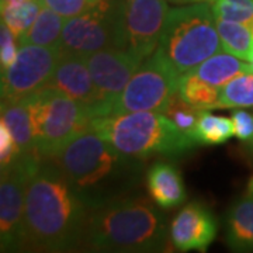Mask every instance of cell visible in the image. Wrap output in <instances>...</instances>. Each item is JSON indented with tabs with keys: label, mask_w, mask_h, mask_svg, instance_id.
Returning a JSON list of instances; mask_svg holds the SVG:
<instances>
[{
	"label": "cell",
	"mask_w": 253,
	"mask_h": 253,
	"mask_svg": "<svg viewBox=\"0 0 253 253\" xmlns=\"http://www.w3.org/2000/svg\"><path fill=\"white\" fill-rule=\"evenodd\" d=\"M168 238L166 217L145 197L129 194L91 211L84 242L96 252H159Z\"/></svg>",
	"instance_id": "3957f363"
},
{
	"label": "cell",
	"mask_w": 253,
	"mask_h": 253,
	"mask_svg": "<svg viewBox=\"0 0 253 253\" xmlns=\"http://www.w3.org/2000/svg\"><path fill=\"white\" fill-rule=\"evenodd\" d=\"M1 121L7 126L21 156H38L31 94L18 99L1 100ZM42 159V158H41Z\"/></svg>",
	"instance_id": "9a60e30c"
},
{
	"label": "cell",
	"mask_w": 253,
	"mask_h": 253,
	"mask_svg": "<svg viewBox=\"0 0 253 253\" xmlns=\"http://www.w3.org/2000/svg\"><path fill=\"white\" fill-rule=\"evenodd\" d=\"M253 107V72L244 73L219 87L218 109Z\"/></svg>",
	"instance_id": "603a6c76"
},
{
	"label": "cell",
	"mask_w": 253,
	"mask_h": 253,
	"mask_svg": "<svg viewBox=\"0 0 253 253\" xmlns=\"http://www.w3.org/2000/svg\"><path fill=\"white\" fill-rule=\"evenodd\" d=\"M45 87L65 93L89 107L90 113L103 101L97 86L91 79L86 58L79 55L61 52L59 62Z\"/></svg>",
	"instance_id": "5bb4252c"
},
{
	"label": "cell",
	"mask_w": 253,
	"mask_h": 253,
	"mask_svg": "<svg viewBox=\"0 0 253 253\" xmlns=\"http://www.w3.org/2000/svg\"><path fill=\"white\" fill-rule=\"evenodd\" d=\"M179 78L180 75L152 54L142 62L116 99L93 111V118L138 111L163 114L172 96L179 89Z\"/></svg>",
	"instance_id": "ba28073f"
},
{
	"label": "cell",
	"mask_w": 253,
	"mask_h": 253,
	"mask_svg": "<svg viewBox=\"0 0 253 253\" xmlns=\"http://www.w3.org/2000/svg\"><path fill=\"white\" fill-rule=\"evenodd\" d=\"M251 144H252V145H251V146H252V148H253V141H252V142H251Z\"/></svg>",
	"instance_id": "e575fe53"
},
{
	"label": "cell",
	"mask_w": 253,
	"mask_h": 253,
	"mask_svg": "<svg viewBox=\"0 0 253 253\" xmlns=\"http://www.w3.org/2000/svg\"><path fill=\"white\" fill-rule=\"evenodd\" d=\"M41 158L18 156L9 166L1 168L0 180V248L1 252H17L26 248L24 210L26 193Z\"/></svg>",
	"instance_id": "9c48e42d"
},
{
	"label": "cell",
	"mask_w": 253,
	"mask_h": 253,
	"mask_svg": "<svg viewBox=\"0 0 253 253\" xmlns=\"http://www.w3.org/2000/svg\"><path fill=\"white\" fill-rule=\"evenodd\" d=\"M89 129L107 139L120 152L138 159L152 155L176 156L197 145L165 114L154 111L96 117Z\"/></svg>",
	"instance_id": "277c9868"
},
{
	"label": "cell",
	"mask_w": 253,
	"mask_h": 253,
	"mask_svg": "<svg viewBox=\"0 0 253 253\" xmlns=\"http://www.w3.org/2000/svg\"><path fill=\"white\" fill-rule=\"evenodd\" d=\"M225 239L232 251H253V183L249 191L226 214Z\"/></svg>",
	"instance_id": "e0dca14e"
},
{
	"label": "cell",
	"mask_w": 253,
	"mask_h": 253,
	"mask_svg": "<svg viewBox=\"0 0 253 253\" xmlns=\"http://www.w3.org/2000/svg\"><path fill=\"white\" fill-rule=\"evenodd\" d=\"M222 51L241 59L251 61L253 54V28L235 21L215 18Z\"/></svg>",
	"instance_id": "ffe728a7"
},
{
	"label": "cell",
	"mask_w": 253,
	"mask_h": 253,
	"mask_svg": "<svg viewBox=\"0 0 253 253\" xmlns=\"http://www.w3.org/2000/svg\"><path fill=\"white\" fill-rule=\"evenodd\" d=\"M217 221L206 206L190 203L174 217L169 228V239L180 252H206L217 236Z\"/></svg>",
	"instance_id": "4fadbf2b"
},
{
	"label": "cell",
	"mask_w": 253,
	"mask_h": 253,
	"mask_svg": "<svg viewBox=\"0 0 253 253\" xmlns=\"http://www.w3.org/2000/svg\"><path fill=\"white\" fill-rule=\"evenodd\" d=\"M144 61L129 49H103L86 56L91 79L101 94V104L116 99L124 90L126 83L135 75Z\"/></svg>",
	"instance_id": "7c38bea8"
},
{
	"label": "cell",
	"mask_w": 253,
	"mask_h": 253,
	"mask_svg": "<svg viewBox=\"0 0 253 253\" xmlns=\"http://www.w3.org/2000/svg\"><path fill=\"white\" fill-rule=\"evenodd\" d=\"M235 136L232 118L215 116L211 110H203L193 139L197 145H221Z\"/></svg>",
	"instance_id": "7402d4cb"
},
{
	"label": "cell",
	"mask_w": 253,
	"mask_h": 253,
	"mask_svg": "<svg viewBox=\"0 0 253 253\" xmlns=\"http://www.w3.org/2000/svg\"><path fill=\"white\" fill-rule=\"evenodd\" d=\"M193 72L210 84L221 87L239 75L253 72V66L249 61L241 59L235 55L217 52L200 63L193 69Z\"/></svg>",
	"instance_id": "ac0fdd59"
},
{
	"label": "cell",
	"mask_w": 253,
	"mask_h": 253,
	"mask_svg": "<svg viewBox=\"0 0 253 253\" xmlns=\"http://www.w3.org/2000/svg\"><path fill=\"white\" fill-rule=\"evenodd\" d=\"M52 159L91 211L132 194L144 169L141 159L120 152L90 129L75 136Z\"/></svg>",
	"instance_id": "7a4b0ae2"
},
{
	"label": "cell",
	"mask_w": 253,
	"mask_h": 253,
	"mask_svg": "<svg viewBox=\"0 0 253 253\" xmlns=\"http://www.w3.org/2000/svg\"><path fill=\"white\" fill-rule=\"evenodd\" d=\"M59 58L58 46L20 45L14 62L1 72V100L26 97L44 89Z\"/></svg>",
	"instance_id": "30bf717a"
},
{
	"label": "cell",
	"mask_w": 253,
	"mask_h": 253,
	"mask_svg": "<svg viewBox=\"0 0 253 253\" xmlns=\"http://www.w3.org/2000/svg\"><path fill=\"white\" fill-rule=\"evenodd\" d=\"M249 62L252 63V66H253V54H252V56H251V61H249Z\"/></svg>",
	"instance_id": "d6a6232c"
},
{
	"label": "cell",
	"mask_w": 253,
	"mask_h": 253,
	"mask_svg": "<svg viewBox=\"0 0 253 253\" xmlns=\"http://www.w3.org/2000/svg\"><path fill=\"white\" fill-rule=\"evenodd\" d=\"M59 49L84 58L103 49H126L123 0H100L87 11L66 18Z\"/></svg>",
	"instance_id": "52a82bcc"
},
{
	"label": "cell",
	"mask_w": 253,
	"mask_h": 253,
	"mask_svg": "<svg viewBox=\"0 0 253 253\" xmlns=\"http://www.w3.org/2000/svg\"><path fill=\"white\" fill-rule=\"evenodd\" d=\"M201 111L203 110L191 106L190 103H187L186 100L181 97L180 94H179V91H176L172 96L170 101H169L166 110L163 111V114L169 118L180 131H183L186 135L193 138L194 129H196V126L199 124Z\"/></svg>",
	"instance_id": "cb8c5ba5"
},
{
	"label": "cell",
	"mask_w": 253,
	"mask_h": 253,
	"mask_svg": "<svg viewBox=\"0 0 253 253\" xmlns=\"http://www.w3.org/2000/svg\"><path fill=\"white\" fill-rule=\"evenodd\" d=\"M211 7L215 18L253 28V0H212Z\"/></svg>",
	"instance_id": "484cf974"
},
{
	"label": "cell",
	"mask_w": 253,
	"mask_h": 253,
	"mask_svg": "<svg viewBox=\"0 0 253 253\" xmlns=\"http://www.w3.org/2000/svg\"><path fill=\"white\" fill-rule=\"evenodd\" d=\"M169 1H174V3H199L200 0H169Z\"/></svg>",
	"instance_id": "1f68e13d"
},
{
	"label": "cell",
	"mask_w": 253,
	"mask_h": 253,
	"mask_svg": "<svg viewBox=\"0 0 253 253\" xmlns=\"http://www.w3.org/2000/svg\"><path fill=\"white\" fill-rule=\"evenodd\" d=\"M42 6L44 4L41 0H30L13 7L1 9V20L9 26L14 36L20 38L33 26Z\"/></svg>",
	"instance_id": "d4e9b609"
},
{
	"label": "cell",
	"mask_w": 253,
	"mask_h": 253,
	"mask_svg": "<svg viewBox=\"0 0 253 253\" xmlns=\"http://www.w3.org/2000/svg\"><path fill=\"white\" fill-rule=\"evenodd\" d=\"M66 18L55 13L54 10L42 6L33 26L27 33L18 38L20 45L34 44L42 46H58L61 44L63 26Z\"/></svg>",
	"instance_id": "d6986e66"
},
{
	"label": "cell",
	"mask_w": 253,
	"mask_h": 253,
	"mask_svg": "<svg viewBox=\"0 0 253 253\" xmlns=\"http://www.w3.org/2000/svg\"><path fill=\"white\" fill-rule=\"evenodd\" d=\"M169 10L166 0H123L126 49L142 59L154 54Z\"/></svg>",
	"instance_id": "8fae6325"
},
{
	"label": "cell",
	"mask_w": 253,
	"mask_h": 253,
	"mask_svg": "<svg viewBox=\"0 0 253 253\" xmlns=\"http://www.w3.org/2000/svg\"><path fill=\"white\" fill-rule=\"evenodd\" d=\"M232 123L235 136L245 142L253 141V114L245 109H238L232 113Z\"/></svg>",
	"instance_id": "f546056e"
},
{
	"label": "cell",
	"mask_w": 253,
	"mask_h": 253,
	"mask_svg": "<svg viewBox=\"0 0 253 253\" xmlns=\"http://www.w3.org/2000/svg\"><path fill=\"white\" fill-rule=\"evenodd\" d=\"M48 9L65 18L75 17L96 6L100 0H41Z\"/></svg>",
	"instance_id": "83f0119b"
},
{
	"label": "cell",
	"mask_w": 253,
	"mask_h": 253,
	"mask_svg": "<svg viewBox=\"0 0 253 253\" xmlns=\"http://www.w3.org/2000/svg\"><path fill=\"white\" fill-rule=\"evenodd\" d=\"M20 156V149L14 136L11 135L10 129L7 126L0 121V163L1 168L9 166L10 163H13Z\"/></svg>",
	"instance_id": "f1b7e54d"
},
{
	"label": "cell",
	"mask_w": 253,
	"mask_h": 253,
	"mask_svg": "<svg viewBox=\"0 0 253 253\" xmlns=\"http://www.w3.org/2000/svg\"><path fill=\"white\" fill-rule=\"evenodd\" d=\"M146 187L155 204L166 210L180 206L187 197L180 172L170 163H154L146 173Z\"/></svg>",
	"instance_id": "2e32d148"
},
{
	"label": "cell",
	"mask_w": 253,
	"mask_h": 253,
	"mask_svg": "<svg viewBox=\"0 0 253 253\" xmlns=\"http://www.w3.org/2000/svg\"><path fill=\"white\" fill-rule=\"evenodd\" d=\"M200 1H210V3H211L212 0H200Z\"/></svg>",
	"instance_id": "836d02e7"
},
{
	"label": "cell",
	"mask_w": 253,
	"mask_h": 253,
	"mask_svg": "<svg viewBox=\"0 0 253 253\" xmlns=\"http://www.w3.org/2000/svg\"><path fill=\"white\" fill-rule=\"evenodd\" d=\"M37 151L46 159L54 158L75 136L87 131L91 121L89 107L54 89L31 94Z\"/></svg>",
	"instance_id": "8992f818"
},
{
	"label": "cell",
	"mask_w": 253,
	"mask_h": 253,
	"mask_svg": "<svg viewBox=\"0 0 253 253\" xmlns=\"http://www.w3.org/2000/svg\"><path fill=\"white\" fill-rule=\"evenodd\" d=\"M91 208L52 158L42 159L26 193V248L68 252L86 239Z\"/></svg>",
	"instance_id": "6da1fadb"
},
{
	"label": "cell",
	"mask_w": 253,
	"mask_h": 253,
	"mask_svg": "<svg viewBox=\"0 0 253 253\" xmlns=\"http://www.w3.org/2000/svg\"><path fill=\"white\" fill-rule=\"evenodd\" d=\"M30 0H0V6L1 9H7V7H13V6H17L21 3H26Z\"/></svg>",
	"instance_id": "4dcf8cb0"
},
{
	"label": "cell",
	"mask_w": 253,
	"mask_h": 253,
	"mask_svg": "<svg viewBox=\"0 0 253 253\" xmlns=\"http://www.w3.org/2000/svg\"><path fill=\"white\" fill-rule=\"evenodd\" d=\"M222 49L210 1L170 9L154 54L177 75L190 72Z\"/></svg>",
	"instance_id": "5b68a950"
},
{
	"label": "cell",
	"mask_w": 253,
	"mask_h": 253,
	"mask_svg": "<svg viewBox=\"0 0 253 253\" xmlns=\"http://www.w3.org/2000/svg\"><path fill=\"white\" fill-rule=\"evenodd\" d=\"M20 42L14 33L9 28V26L1 20L0 24V68L1 72L11 66L17 56Z\"/></svg>",
	"instance_id": "4316f807"
},
{
	"label": "cell",
	"mask_w": 253,
	"mask_h": 253,
	"mask_svg": "<svg viewBox=\"0 0 253 253\" xmlns=\"http://www.w3.org/2000/svg\"><path fill=\"white\" fill-rule=\"evenodd\" d=\"M179 94L191 106L200 110L218 109L219 87L210 84L200 79L193 71L180 75L179 78Z\"/></svg>",
	"instance_id": "44dd1931"
}]
</instances>
